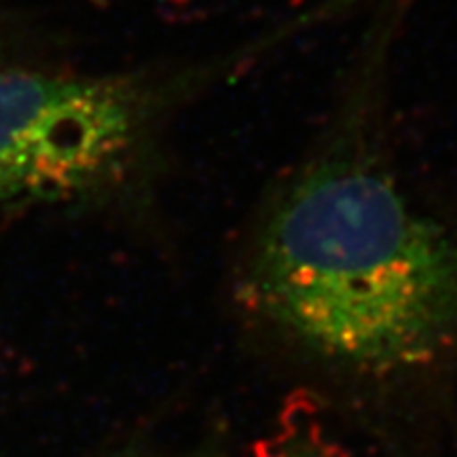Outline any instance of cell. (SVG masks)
Listing matches in <instances>:
<instances>
[{
  "label": "cell",
  "instance_id": "6da1fadb",
  "mask_svg": "<svg viewBox=\"0 0 457 457\" xmlns=\"http://www.w3.org/2000/svg\"><path fill=\"white\" fill-rule=\"evenodd\" d=\"M415 0H384L339 104L262 205L239 293L322 356L392 373L457 339V236L411 202L386 138L392 43Z\"/></svg>",
  "mask_w": 457,
  "mask_h": 457
},
{
  "label": "cell",
  "instance_id": "7a4b0ae2",
  "mask_svg": "<svg viewBox=\"0 0 457 457\" xmlns=\"http://www.w3.org/2000/svg\"><path fill=\"white\" fill-rule=\"evenodd\" d=\"M307 28L299 13L231 54L159 71H0V208L87 204L129 187L171 114Z\"/></svg>",
  "mask_w": 457,
  "mask_h": 457
},
{
  "label": "cell",
  "instance_id": "3957f363",
  "mask_svg": "<svg viewBox=\"0 0 457 457\" xmlns=\"http://www.w3.org/2000/svg\"><path fill=\"white\" fill-rule=\"evenodd\" d=\"M254 457H339V449L324 438L322 428L307 413L301 420L288 413L271 438L256 445Z\"/></svg>",
  "mask_w": 457,
  "mask_h": 457
},
{
  "label": "cell",
  "instance_id": "277c9868",
  "mask_svg": "<svg viewBox=\"0 0 457 457\" xmlns=\"http://www.w3.org/2000/svg\"><path fill=\"white\" fill-rule=\"evenodd\" d=\"M108 457H216V451L208 445L193 449H163L151 441H131L125 447L112 451Z\"/></svg>",
  "mask_w": 457,
  "mask_h": 457
}]
</instances>
